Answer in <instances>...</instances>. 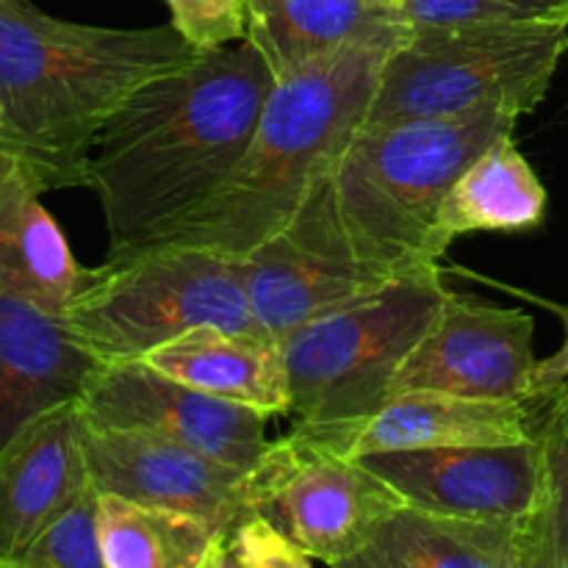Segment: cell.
Listing matches in <instances>:
<instances>
[{
	"label": "cell",
	"instance_id": "obj_1",
	"mask_svg": "<svg viewBox=\"0 0 568 568\" xmlns=\"http://www.w3.org/2000/svg\"><path fill=\"white\" fill-rule=\"evenodd\" d=\"M272 87L244 39L155 78L111 116L89 164L109 253L153 244L231 178Z\"/></svg>",
	"mask_w": 568,
	"mask_h": 568
},
{
	"label": "cell",
	"instance_id": "obj_2",
	"mask_svg": "<svg viewBox=\"0 0 568 568\" xmlns=\"http://www.w3.org/2000/svg\"><path fill=\"white\" fill-rule=\"evenodd\" d=\"M197 55L172 26H83L31 0H0V116L11 153L44 192L92 186V150L111 116Z\"/></svg>",
	"mask_w": 568,
	"mask_h": 568
},
{
	"label": "cell",
	"instance_id": "obj_3",
	"mask_svg": "<svg viewBox=\"0 0 568 568\" xmlns=\"http://www.w3.org/2000/svg\"><path fill=\"white\" fill-rule=\"evenodd\" d=\"M405 37L355 44L275 81L231 178L153 244H186L239 261L275 236L366 122L383 61Z\"/></svg>",
	"mask_w": 568,
	"mask_h": 568
},
{
	"label": "cell",
	"instance_id": "obj_4",
	"mask_svg": "<svg viewBox=\"0 0 568 568\" xmlns=\"http://www.w3.org/2000/svg\"><path fill=\"white\" fill-rule=\"evenodd\" d=\"M514 111L486 109L442 120L364 125L331 170L338 220L353 247L372 264L416 272L447 255L438 214L466 166L503 136H514Z\"/></svg>",
	"mask_w": 568,
	"mask_h": 568
},
{
	"label": "cell",
	"instance_id": "obj_5",
	"mask_svg": "<svg viewBox=\"0 0 568 568\" xmlns=\"http://www.w3.org/2000/svg\"><path fill=\"white\" fill-rule=\"evenodd\" d=\"M61 320L100 364L142 361L200 325L264 333L239 261L186 244L109 253L100 266L83 270Z\"/></svg>",
	"mask_w": 568,
	"mask_h": 568
},
{
	"label": "cell",
	"instance_id": "obj_6",
	"mask_svg": "<svg viewBox=\"0 0 568 568\" xmlns=\"http://www.w3.org/2000/svg\"><path fill=\"white\" fill-rule=\"evenodd\" d=\"M568 50V22L414 28L383 61L369 125L503 109L532 114Z\"/></svg>",
	"mask_w": 568,
	"mask_h": 568
},
{
	"label": "cell",
	"instance_id": "obj_7",
	"mask_svg": "<svg viewBox=\"0 0 568 568\" xmlns=\"http://www.w3.org/2000/svg\"><path fill=\"white\" fill-rule=\"evenodd\" d=\"M447 292L442 264L425 266L288 333L281 347L294 427L333 430L375 414Z\"/></svg>",
	"mask_w": 568,
	"mask_h": 568
},
{
	"label": "cell",
	"instance_id": "obj_8",
	"mask_svg": "<svg viewBox=\"0 0 568 568\" xmlns=\"http://www.w3.org/2000/svg\"><path fill=\"white\" fill-rule=\"evenodd\" d=\"M253 510L327 566L355 558L403 508L361 458L292 430L250 469Z\"/></svg>",
	"mask_w": 568,
	"mask_h": 568
},
{
	"label": "cell",
	"instance_id": "obj_9",
	"mask_svg": "<svg viewBox=\"0 0 568 568\" xmlns=\"http://www.w3.org/2000/svg\"><path fill=\"white\" fill-rule=\"evenodd\" d=\"M239 272L255 322L275 342L399 277L353 247L338 220L331 175L316 183L288 225L239 258Z\"/></svg>",
	"mask_w": 568,
	"mask_h": 568
},
{
	"label": "cell",
	"instance_id": "obj_10",
	"mask_svg": "<svg viewBox=\"0 0 568 568\" xmlns=\"http://www.w3.org/2000/svg\"><path fill=\"white\" fill-rule=\"evenodd\" d=\"M78 408L87 425L164 438L247 471L272 444L270 414L183 386L144 361L100 364Z\"/></svg>",
	"mask_w": 568,
	"mask_h": 568
},
{
	"label": "cell",
	"instance_id": "obj_11",
	"mask_svg": "<svg viewBox=\"0 0 568 568\" xmlns=\"http://www.w3.org/2000/svg\"><path fill=\"white\" fill-rule=\"evenodd\" d=\"M536 322L527 311L505 308L449 288L436 320L405 358L392 394L442 392L503 403H530Z\"/></svg>",
	"mask_w": 568,
	"mask_h": 568
},
{
	"label": "cell",
	"instance_id": "obj_12",
	"mask_svg": "<svg viewBox=\"0 0 568 568\" xmlns=\"http://www.w3.org/2000/svg\"><path fill=\"white\" fill-rule=\"evenodd\" d=\"M361 460L408 508L433 516L525 525L541 499V447L532 433L510 444L405 449Z\"/></svg>",
	"mask_w": 568,
	"mask_h": 568
},
{
	"label": "cell",
	"instance_id": "obj_13",
	"mask_svg": "<svg viewBox=\"0 0 568 568\" xmlns=\"http://www.w3.org/2000/svg\"><path fill=\"white\" fill-rule=\"evenodd\" d=\"M83 455L89 480L100 494L197 516L222 532H231L239 521L255 514L247 469L227 466L181 444L83 422Z\"/></svg>",
	"mask_w": 568,
	"mask_h": 568
},
{
	"label": "cell",
	"instance_id": "obj_14",
	"mask_svg": "<svg viewBox=\"0 0 568 568\" xmlns=\"http://www.w3.org/2000/svg\"><path fill=\"white\" fill-rule=\"evenodd\" d=\"M98 366L61 314L0 294V453L39 416L78 403Z\"/></svg>",
	"mask_w": 568,
	"mask_h": 568
},
{
	"label": "cell",
	"instance_id": "obj_15",
	"mask_svg": "<svg viewBox=\"0 0 568 568\" xmlns=\"http://www.w3.org/2000/svg\"><path fill=\"white\" fill-rule=\"evenodd\" d=\"M300 433L349 458H364L405 449L510 444L521 442L532 430L530 403H503L442 392H399L358 425Z\"/></svg>",
	"mask_w": 568,
	"mask_h": 568
},
{
	"label": "cell",
	"instance_id": "obj_16",
	"mask_svg": "<svg viewBox=\"0 0 568 568\" xmlns=\"http://www.w3.org/2000/svg\"><path fill=\"white\" fill-rule=\"evenodd\" d=\"M89 486L81 408L67 403L0 453V558H20Z\"/></svg>",
	"mask_w": 568,
	"mask_h": 568
},
{
	"label": "cell",
	"instance_id": "obj_17",
	"mask_svg": "<svg viewBox=\"0 0 568 568\" xmlns=\"http://www.w3.org/2000/svg\"><path fill=\"white\" fill-rule=\"evenodd\" d=\"M44 186L14 153H0V294L64 314L83 281L64 233L42 205Z\"/></svg>",
	"mask_w": 568,
	"mask_h": 568
},
{
	"label": "cell",
	"instance_id": "obj_18",
	"mask_svg": "<svg viewBox=\"0 0 568 568\" xmlns=\"http://www.w3.org/2000/svg\"><path fill=\"white\" fill-rule=\"evenodd\" d=\"M247 42L275 81L355 44L410 31L388 0H247Z\"/></svg>",
	"mask_w": 568,
	"mask_h": 568
},
{
	"label": "cell",
	"instance_id": "obj_19",
	"mask_svg": "<svg viewBox=\"0 0 568 568\" xmlns=\"http://www.w3.org/2000/svg\"><path fill=\"white\" fill-rule=\"evenodd\" d=\"M144 364L211 397L288 416V372L281 342L264 333L200 325L144 355Z\"/></svg>",
	"mask_w": 568,
	"mask_h": 568
},
{
	"label": "cell",
	"instance_id": "obj_20",
	"mask_svg": "<svg viewBox=\"0 0 568 568\" xmlns=\"http://www.w3.org/2000/svg\"><path fill=\"white\" fill-rule=\"evenodd\" d=\"M358 558L369 568H525L519 525L433 516L408 505Z\"/></svg>",
	"mask_w": 568,
	"mask_h": 568
},
{
	"label": "cell",
	"instance_id": "obj_21",
	"mask_svg": "<svg viewBox=\"0 0 568 568\" xmlns=\"http://www.w3.org/2000/svg\"><path fill=\"white\" fill-rule=\"evenodd\" d=\"M547 216V189L530 161L503 136L477 155L449 189L438 214L444 247L466 233H519L538 227Z\"/></svg>",
	"mask_w": 568,
	"mask_h": 568
},
{
	"label": "cell",
	"instance_id": "obj_22",
	"mask_svg": "<svg viewBox=\"0 0 568 568\" xmlns=\"http://www.w3.org/2000/svg\"><path fill=\"white\" fill-rule=\"evenodd\" d=\"M98 530L109 568H205L227 538L197 516L100 491Z\"/></svg>",
	"mask_w": 568,
	"mask_h": 568
},
{
	"label": "cell",
	"instance_id": "obj_23",
	"mask_svg": "<svg viewBox=\"0 0 568 568\" xmlns=\"http://www.w3.org/2000/svg\"><path fill=\"white\" fill-rule=\"evenodd\" d=\"M530 430L541 447V499L519 544L525 568H568V381L530 403Z\"/></svg>",
	"mask_w": 568,
	"mask_h": 568
},
{
	"label": "cell",
	"instance_id": "obj_24",
	"mask_svg": "<svg viewBox=\"0 0 568 568\" xmlns=\"http://www.w3.org/2000/svg\"><path fill=\"white\" fill-rule=\"evenodd\" d=\"M414 28L497 26V22H568V0H388Z\"/></svg>",
	"mask_w": 568,
	"mask_h": 568
},
{
	"label": "cell",
	"instance_id": "obj_25",
	"mask_svg": "<svg viewBox=\"0 0 568 568\" xmlns=\"http://www.w3.org/2000/svg\"><path fill=\"white\" fill-rule=\"evenodd\" d=\"M14 560L28 568H109L100 544L94 486H89L64 514L55 516Z\"/></svg>",
	"mask_w": 568,
	"mask_h": 568
},
{
	"label": "cell",
	"instance_id": "obj_26",
	"mask_svg": "<svg viewBox=\"0 0 568 568\" xmlns=\"http://www.w3.org/2000/svg\"><path fill=\"white\" fill-rule=\"evenodd\" d=\"M170 6V26L197 53L227 48V42L247 39V0H164Z\"/></svg>",
	"mask_w": 568,
	"mask_h": 568
},
{
	"label": "cell",
	"instance_id": "obj_27",
	"mask_svg": "<svg viewBox=\"0 0 568 568\" xmlns=\"http://www.w3.org/2000/svg\"><path fill=\"white\" fill-rule=\"evenodd\" d=\"M311 560L286 532L258 514L239 521L225 538V568H314Z\"/></svg>",
	"mask_w": 568,
	"mask_h": 568
},
{
	"label": "cell",
	"instance_id": "obj_28",
	"mask_svg": "<svg viewBox=\"0 0 568 568\" xmlns=\"http://www.w3.org/2000/svg\"><path fill=\"white\" fill-rule=\"evenodd\" d=\"M547 308H552L555 314L564 320L566 342L558 353L549 355L547 361H538L536 364V375H532V399L544 397V394H549L552 388L564 386V383L568 381V308H564V305H552V303H547Z\"/></svg>",
	"mask_w": 568,
	"mask_h": 568
},
{
	"label": "cell",
	"instance_id": "obj_29",
	"mask_svg": "<svg viewBox=\"0 0 568 568\" xmlns=\"http://www.w3.org/2000/svg\"><path fill=\"white\" fill-rule=\"evenodd\" d=\"M0 153H11V142H9V133H6L3 116H0Z\"/></svg>",
	"mask_w": 568,
	"mask_h": 568
},
{
	"label": "cell",
	"instance_id": "obj_30",
	"mask_svg": "<svg viewBox=\"0 0 568 568\" xmlns=\"http://www.w3.org/2000/svg\"><path fill=\"white\" fill-rule=\"evenodd\" d=\"M209 568H225V544H222V547H220V552H216L214 558H211Z\"/></svg>",
	"mask_w": 568,
	"mask_h": 568
},
{
	"label": "cell",
	"instance_id": "obj_31",
	"mask_svg": "<svg viewBox=\"0 0 568 568\" xmlns=\"http://www.w3.org/2000/svg\"><path fill=\"white\" fill-rule=\"evenodd\" d=\"M333 568H369L364 564V560L358 558V555H355V558H349V560H344V564H336Z\"/></svg>",
	"mask_w": 568,
	"mask_h": 568
},
{
	"label": "cell",
	"instance_id": "obj_32",
	"mask_svg": "<svg viewBox=\"0 0 568 568\" xmlns=\"http://www.w3.org/2000/svg\"><path fill=\"white\" fill-rule=\"evenodd\" d=\"M0 568H28L22 566L20 560H11V558H0Z\"/></svg>",
	"mask_w": 568,
	"mask_h": 568
},
{
	"label": "cell",
	"instance_id": "obj_33",
	"mask_svg": "<svg viewBox=\"0 0 568 568\" xmlns=\"http://www.w3.org/2000/svg\"><path fill=\"white\" fill-rule=\"evenodd\" d=\"M216 552H220V549H216ZM209 564H211V560H209ZM205 568H209V566H205Z\"/></svg>",
	"mask_w": 568,
	"mask_h": 568
}]
</instances>
